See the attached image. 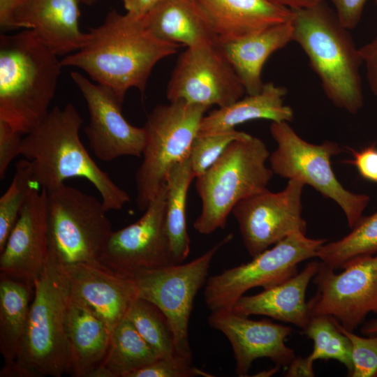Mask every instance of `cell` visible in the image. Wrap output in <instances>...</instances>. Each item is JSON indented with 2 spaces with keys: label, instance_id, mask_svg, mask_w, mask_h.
<instances>
[{
  "label": "cell",
  "instance_id": "1",
  "mask_svg": "<svg viewBox=\"0 0 377 377\" xmlns=\"http://www.w3.org/2000/svg\"><path fill=\"white\" fill-rule=\"evenodd\" d=\"M180 47L154 36L145 27L141 17L112 10L101 25L87 33L84 45L61 63L62 66L82 69L123 103L131 88L144 94L156 64L175 54Z\"/></svg>",
  "mask_w": 377,
  "mask_h": 377
},
{
  "label": "cell",
  "instance_id": "2",
  "mask_svg": "<svg viewBox=\"0 0 377 377\" xmlns=\"http://www.w3.org/2000/svg\"><path fill=\"white\" fill-rule=\"evenodd\" d=\"M83 119L72 103L54 106L47 116L22 138L20 155L29 161L38 186L52 190L70 178H84L98 191L108 212L120 210L130 201L90 156L80 136Z\"/></svg>",
  "mask_w": 377,
  "mask_h": 377
},
{
  "label": "cell",
  "instance_id": "3",
  "mask_svg": "<svg viewBox=\"0 0 377 377\" xmlns=\"http://www.w3.org/2000/svg\"><path fill=\"white\" fill-rule=\"evenodd\" d=\"M62 65L34 32L0 36V119L27 134L47 116Z\"/></svg>",
  "mask_w": 377,
  "mask_h": 377
},
{
  "label": "cell",
  "instance_id": "4",
  "mask_svg": "<svg viewBox=\"0 0 377 377\" xmlns=\"http://www.w3.org/2000/svg\"><path fill=\"white\" fill-rule=\"evenodd\" d=\"M71 296L68 277L49 253L34 281V297L17 357L3 367L1 377H59L70 374L67 309Z\"/></svg>",
  "mask_w": 377,
  "mask_h": 377
},
{
  "label": "cell",
  "instance_id": "5",
  "mask_svg": "<svg viewBox=\"0 0 377 377\" xmlns=\"http://www.w3.org/2000/svg\"><path fill=\"white\" fill-rule=\"evenodd\" d=\"M292 11L293 41L308 57L325 94L336 107L357 113L364 104L362 59L349 29L323 2Z\"/></svg>",
  "mask_w": 377,
  "mask_h": 377
},
{
  "label": "cell",
  "instance_id": "6",
  "mask_svg": "<svg viewBox=\"0 0 377 377\" xmlns=\"http://www.w3.org/2000/svg\"><path fill=\"white\" fill-rule=\"evenodd\" d=\"M269 152L260 138L232 142L219 159L195 181L202 202L195 230L210 235L223 229L229 214L241 200L267 188L274 173L266 165Z\"/></svg>",
  "mask_w": 377,
  "mask_h": 377
},
{
  "label": "cell",
  "instance_id": "7",
  "mask_svg": "<svg viewBox=\"0 0 377 377\" xmlns=\"http://www.w3.org/2000/svg\"><path fill=\"white\" fill-rule=\"evenodd\" d=\"M209 107L170 101L156 106L144 125L142 161L135 172L136 202L145 211L165 184L171 169L189 156Z\"/></svg>",
  "mask_w": 377,
  "mask_h": 377
},
{
  "label": "cell",
  "instance_id": "8",
  "mask_svg": "<svg viewBox=\"0 0 377 377\" xmlns=\"http://www.w3.org/2000/svg\"><path fill=\"white\" fill-rule=\"evenodd\" d=\"M46 200L50 254L63 267L103 265L112 230L102 201L65 184L47 191Z\"/></svg>",
  "mask_w": 377,
  "mask_h": 377
},
{
  "label": "cell",
  "instance_id": "9",
  "mask_svg": "<svg viewBox=\"0 0 377 377\" xmlns=\"http://www.w3.org/2000/svg\"><path fill=\"white\" fill-rule=\"evenodd\" d=\"M270 133L276 143L268 159L273 173L309 185L334 201L343 210L351 229L363 216L370 198L346 189L335 176L331 158L341 153L343 149L330 140L319 145L308 142L286 121H272Z\"/></svg>",
  "mask_w": 377,
  "mask_h": 377
},
{
  "label": "cell",
  "instance_id": "10",
  "mask_svg": "<svg viewBox=\"0 0 377 377\" xmlns=\"http://www.w3.org/2000/svg\"><path fill=\"white\" fill-rule=\"evenodd\" d=\"M233 237L228 234L202 255L188 263L140 272L131 276L138 297L156 306L172 330L177 356L192 362L188 325L195 297L206 283L212 260Z\"/></svg>",
  "mask_w": 377,
  "mask_h": 377
},
{
  "label": "cell",
  "instance_id": "11",
  "mask_svg": "<svg viewBox=\"0 0 377 377\" xmlns=\"http://www.w3.org/2000/svg\"><path fill=\"white\" fill-rule=\"evenodd\" d=\"M326 239H313L302 232L293 233L267 249L252 260L226 269L209 277L204 299L211 311L232 309L249 290L267 288L296 274L300 263L316 257Z\"/></svg>",
  "mask_w": 377,
  "mask_h": 377
},
{
  "label": "cell",
  "instance_id": "12",
  "mask_svg": "<svg viewBox=\"0 0 377 377\" xmlns=\"http://www.w3.org/2000/svg\"><path fill=\"white\" fill-rule=\"evenodd\" d=\"M340 273L323 262L313 277L315 295L307 302L310 317L329 316L353 331L370 313H377V253L348 263Z\"/></svg>",
  "mask_w": 377,
  "mask_h": 377
},
{
  "label": "cell",
  "instance_id": "13",
  "mask_svg": "<svg viewBox=\"0 0 377 377\" xmlns=\"http://www.w3.org/2000/svg\"><path fill=\"white\" fill-rule=\"evenodd\" d=\"M245 94L241 80L218 43L186 47L177 59L166 89L169 101L209 108L227 106Z\"/></svg>",
  "mask_w": 377,
  "mask_h": 377
},
{
  "label": "cell",
  "instance_id": "14",
  "mask_svg": "<svg viewBox=\"0 0 377 377\" xmlns=\"http://www.w3.org/2000/svg\"><path fill=\"white\" fill-rule=\"evenodd\" d=\"M304 186L297 180L288 179L283 190L274 193L267 188L234 207L231 213L252 258L293 233L306 234L302 204Z\"/></svg>",
  "mask_w": 377,
  "mask_h": 377
},
{
  "label": "cell",
  "instance_id": "15",
  "mask_svg": "<svg viewBox=\"0 0 377 377\" xmlns=\"http://www.w3.org/2000/svg\"><path fill=\"white\" fill-rule=\"evenodd\" d=\"M165 184L135 222L110 234L101 263L117 274L133 276L174 264L165 230Z\"/></svg>",
  "mask_w": 377,
  "mask_h": 377
},
{
  "label": "cell",
  "instance_id": "16",
  "mask_svg": "<svg viewBox=\"0 0 377 377\" xmlns=\"http://www.w3.org/2000/svg\"><path fill=\"white\" fill-rule=\"evenodd\" d=\"M70 75L84 101L89 122L84 128L89 145L101 161L118 157H141L145 144L144 127L131 125L121 112L122 103L109 88L95 84L77 71Z\"/></svg>",
  "mask_w": 377,
  "mask_h": 377
},
{
  "label": "cell",
  "instance_id": "17",
  "mask_svg": "<svg viewBox=\"0 0 377 377\" xmlns=\"http://www.w3.org/2000/svg\"><path fill=\"white\" fill-rule=\"evenodd\" d=\"M80 0H0L2 32L24 28L58 56L78 50L87 33L79 27Z\"/></svg>",
  "mask_w": 377,
  "mask_h": 377
},
{
  "label": "cell",
  "instance_id": "18",
  "mask_svg": "<svg viewBox=\"0 0 377 377\" xmlns=\"http://www.w3.org/2000/svg\"><path fill=\"white\" fill-rule=\"evenodd\" d=\"M208 323L229 340L238 376H246L258 358H268L279 367H288L296 357L294 350L285 343L292 332L288 326L266 319L252 320L232 309L211 311Z\"/></svg>",
  "mask_w": 377,
  "mask_h": 377
},
{
  "label": "cell",
  "instance_id": "19",
  "mask_svg": "<svg viewBox=\"0 0 377 377\" xmlns=\"http://www.w3.org/2000/svg\"><path fill=\"white\" fill-rule=\"evenodd\" d=\"M47 191L35 188L22 208L3 249L1 275L34 283L49 254Z\"/></svg>",
  "mask_w": 377,
  "mask_h": 377
},
{
  "label": "cell",
  "instance_id": "20",
  "mask_svg": "<svg viewBox=\"0 0 377 377\" xmlns=\"http://www.w3.org/2000/svg\"><path fill=\"white\" fill-rule=\"evenodd\" d=\"M219 44L233 42L291 20L292 10L269 0H191Z\"/></svg>",
  "mask_w": 377,
  "mask_h": 377
},
{
  "label": "cell",
  "instance_id": "21",
  "mask_svg": "<svg viewBox=\"0 0 377 377\" xmlns=\"http://www.w3.org/2000/svg\"><path fill=\"white\" fill-rule=\"evenodd\" d=\"M63 268L72 293L98 314L111 330L126 316L131 303L138 297L131 277L114 272L103 265L78 264Z\"/></svg>",
  "mask_w": 377,
  "mask_h": 377
},
{
  "label": "cell",
  "instance_id": "22",
  "mask_svg": "<svg viewBox=\"0 0 377 377\" xmlns=\"http://www.w3.org/2000/svg\"><path fill=\"white\" fill-rule=\"evenodd\" d=\"M319 266L320 262H309L301 272L285 281L264 288L259 293L243 295L232 310L244 316H265L293 324L303 331L311 319L306 301V290Z\"/></svg>",
  "mask_w": 377,
  "mask_h": 377
},
{
  "label": "cell",
  "instance_id": "23",
  "mask_svg": "<svg viewBox=\"0 0 377 377\" xmlns=\"http://www.w3.org/2000/svg\"><path fill=\"white\" fill-rule=\"evenodd\" d=\"M67 332L71 352L70 374L75 377H87L104 359L112 330L71 292L67 309Z\"/></svg>",
  "mask_w": 377,
  "mask_h": 377
},
{
  "label": "cell",
  "instance_id": "24",
  "mask_svg": "<svg viewBox=\"0 0 377 377\" xmlns=\"http://www.w3.org/2000/svg\"><path fill=\"white\" fill-rule=\"evenodd\" d=\"M293 41L291 21L279 24L242 39L220 44L247 94L261 91L263 66L276 51Z\"/></svg>",
  "mask_w": 377,
  "mask_h": 377
},
{
  "label": "cell",
  "instance_id": "25",
  "mask_svg": "<svg viewBox=\"0 0 377 377\" xmlns=\"http://www.w3.org/2000/svg\"><path fill=\"white\" fill-rule=\"evenodd\" d=\"M287 89L274 82L265 83L257 94H248L235 102L211 111L201 121L198 133L234 129L239 124L255 120L292 121L293 109L284 104Z\"/></svg>",
  "mask_w": 377,
  "mask_h": 377
},
{
  "label": "cell",
  "instance_id": "26",
  "mask_svg": "<svg viewBox=\"0 0 377 377\" xmlns=\"http://www.w3.org/2000/svg\"><path fill=\"white\" fill-rule=\"evenodd\" d=\"M141 19L151 34L166 42L186 47L218 43L191 0H162Z\"/></svg>",
  "mask_w": 377,
  "mask_h": 377
},
{
  "label": "cell",
  "instance_id": "27",
  "mask_svg": "<svg viewBox=\"0 0 377 377\" xmlns=\"http://www.w3.org/2000/svg\"><path fill=\"white\" fill-rule=\"evenodd\" d=\"M34 283L1 275L0 351L4 365L12 364L27 326Z\"/></svg>",
  "mask_w": 377,
  "mask_h": 377
},
{
  "label": "cell",
  "instance_id": "28",
  "mask_svg": "<svg viewBox=\"0 0 377 377\" xmlns=\"http://www.w3.org/2000/svg\"><path fill=\"white\" fill-rule=\"evenodd\" d=\"M194 178L188 156L171 169L165 181V230L174 264L184 263L190 253L186 204L188 188Z\"/></svg>",
  "mask_w": 377,
  "mask_h": 377
},
{
  "label": "cell",
  "instance_id": "29",
  "mask_svg": "<svg viewBox=\"0 0 377 377\" xmlns=\"http://www.w3.org/2000/svg\"><path fill=\"white\" fill-rule=\"evenodd\" d=\"M158 358V354L125 316L112 330L108 351L100 364L112 377H127Z\"/></svg>",
  "mask_w": 377,
  "mask_h": 377
},
{
  "label": "cell",
  "instance_id": "30",
  "mask_svg": "<svg viewBox=\"0 0 377 377\" xmlns=\"http://www.w3.org/2000/svg\"><path fill=\"white\" fill-rule=\"evenodd\" d=\"M376 253L377 211L369 216H362L343 237L323 244L316 257L336 270L343 269L355 258Z\"/></svg>",
  "mask_w": 377,
  "mask_h": 377
},
{
  "label": "cell",
  "instance_id": "31",
  "mask_svg": "<svg viewBox=\"0 0 377 377\" xmlns=\"http://www.w3.org/2000/svg\"><path fill=\"white\" fill-rule=\"evenodd\" d=\"M303 332L313 341V350L306 357L311 364L317 360H335L346 368L348 376L351 374V343L339 329L334 318L329 316L311 317Z\"/></svg>",
  "mask_w": 377,
  "mask_h": 377
},
{
  "label": "cell",
  "instance_id": "32",
  "mask_svg": "<svg viewBox=\"0 0 377 377\" xmlns=\"http://www.w3.org/2000/svg\"><path fill=\"white\" fill-rule=\"evenodd\" d=\"M126 317L160 357L177 355L169 323L156 306L138 297L129 306Z\"/></svg>",
  "mask_w": 377,
  "mask_h": 377
},
{
  "label": "cell",
  "instance_id": "33",
  "mask_svg": "<svg viewBox=\"0 0 377 377\" xmlns=\"http://www.w3.org/2000/svg\"><path fill=\"white\" fill-rule=\"evenodd\" d=\"M38 188L29 161L21 159L15 165V172L10 186L0 198V252L31 192Z\"/></svg>",
  "mask_w": 377,
  "mask_h": 377
},
{
  "label": "cell",
  "instance_id": "34",
  "mask_svg": "<svg viewBox=\"0 0 377 377\" xmlns=\"http://www.w3.org/2000/svg\"><path fill=\"white\" fill-rule=\"evenodd\" d=\"M251 135L235 128L209 133H198L189 153L195 178L205 173L221 156L233 141L249 138Z\"/></svg>",
  "mask_w": 377,
  "mask_h": 377
},
{
  "label": "cell",
  "instance_id": "35",
  "mask_svg": "<svg viewBox=\"0 0 377 377\" xmlns=\"http://www.w3.org/2000/svg\"><path fill=\"white\" fill-rule=\"evenodd\" d=\"M336 323L351 343L353 371L349 376L377 377V334L360 337L343 328L337 320Z\"/></svg>",
  "mask_w": 377,
  "mask_h": 377
},
{
  "label": "cell",
  "instance_id": "36",
  "mask_svg": "<svg viewBox=\"0 0 377 377\" xmlns=\"http://www.w3.org/2000/svg\"><path fill=\"white\" fill-rule=\"evenodd\" d=\"M212 377L192 362L179 356L160 357L148 365L136 370L127 377Z\"/></svg>",
  "mask_w": 377,
  "mask_h": 377
},
{
  "label": "cell",
  "instance_id": "37",
  "mask_svg": "<svg viewBox=\"0 0 377 377\" xmlns=\"http://www.w3.org/2000/svg\"><path fill=\"white\" fill-rule=\"evenodd\" d=\"M22 133L0 119V178L5 177L13 160L20 155Z\"/></svg>",
  "mask_w": 377,
  "mask_h": 377
},
{
  "label": "cell",
  "instance_id": "38",
  "mask_svg": "<svg viewBox=\"0 0 377 377\" xmlns=\"http://www.w3.org/2000/svg\"><path fill=\"white\" fill-rule=\"evenodd\" d=\"M353 159L348 161L353 165L360 175L364 179L377 183V146L373 143L360 150L348 148Z\"/></svg>",
  "mask_w": 377,
  "mask_h": 377
},
{
  "label": "cell",
  "instance_id": "39",
  "mask_svg": "<svg viewBox=\"0 0 377 377\" xmlns=\"http://www.w3.org/2000/svg\"><path fill=\"white\" fill-rule=\"evenodd\" d=\"M340 22L348 29H354L361 20L367 0H330Z\"/></svg>",
  "mask_w": 377,
  "mask_h": 377
},
{
  "label": "cell",
  "instance_id": "40",
  "mask_svg": "<svg viewBox=\"0 0 377 377\" xmlns=\"http://www.w3.org/2000/svg\"><path fill=\"white\" fill-rule=\"evenodd\" d=\"M359 49L369 87L377 97V37Z\"/></svg>",
  "mask_w": 377,
  "mask_h": 377
},
{
  "label": "cell",
  "instance_id": "41",
  "mask_svg": "<svg viewBox=\"0 0 377 377\" xmlns=\"http://www.w3.org/2000/svg\"><path fill=\"white\" fill-rule=\"evenodd\" d=\"M162 0H126L124 6L128 13L135 17H142Z\"/></svg>",
  "mask_w": 377,
  "mask_h": 377
},
{
  "label": "cell",
  "instance_id": "42",
  "mask_svg": "<svg viewBox=\"0 0 377 377\" xmlns=\"http://www.w3.org/2000/svg\"><path fill=\"white\" fill-rule=\"evenodd\" d=\"M286 376H314L313 365L306 357H297L288 366Z\"/></svg>",
  "mask_w": 377,
  "mask_h": 377
},
{
  "label": "cell",
  "instance_id": "43",
  "mask_svg": "<svg viewBox=\"0 0 377 377\" xmlns=\"http://www.w3.org/2000/svg\"><path fill=\"white\" fill-rule=\"evenodd\" d=\"M273 3L289 8L298 10L308 8L323 3L324 0H269Z\"/></svg>",
  "mask_w": 377,
  "mask_h": 377
},
{
  "label": "cell",
  "instance_id": "44",
  "mask_svg": "<svg viewBox=\"0 0 377 377\" xmlns=\"http://www.w3.org/2000/svg\"><path fill=\"white\" fill-rule=\"evenodd\" d=\"M364 335L377 334V319L371 320L363 325L360 330Z\"/></svg>",
  "mask_w": 377,
  "mask_h": 377
},
{
  "label": "cell",
  "instance_id": "45",
  "mask_svg": "<svg viewBox=\"0 0 377 377\" xmlns=\"http://www.w3.org/2000/svg\"><path fill=\"white\" fill-rule=\"evenodd\" d=\"M81 3L86 4V5H92L97 0H80Z\"/></svg>",
  "mask_w": 377,
  "mask_h": 377
},
{
  "label": "cell",
  "instance_id": "46",
  "mask_svg": "<svg viewBox=\"0 0 377 377\" xmlns=\"http://www.w3.org/2000/svg\"><path fill=\"white\" fill-rule=\"evenodd\" d=\"M376 6H377V0H376Z\"/></svg>",
  "mask_w": 377,
  "mask_h": 377
},
{
  "label": "cell",
  "instance_id": "47",
  "mask_svg": "<svg viewBox=\"0 0 377 377\" xmlns=\"http://www.w3.org/2000/svg\"><path fill=\"white\" fill-rule=\"evenodd\" d=\"M125 1H126V0H122L123 2Z\"/></svg>",
  "mask_w": 377,
  "mask_h": 377
}]
</instances>
